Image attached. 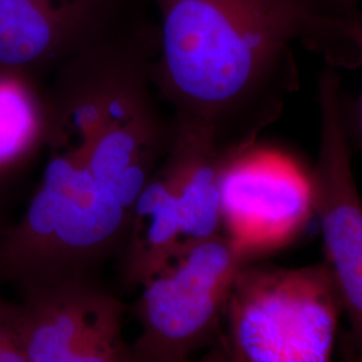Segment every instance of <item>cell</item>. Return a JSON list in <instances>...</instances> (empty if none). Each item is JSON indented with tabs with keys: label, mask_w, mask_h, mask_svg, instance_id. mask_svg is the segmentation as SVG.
Returning a JSON list of instances; mask_svg holds the SVG:
<instances>
[{
	"label": "cell",
	"mask_w": 362,
	"mask_h": 362,
	"mask_svg": "<svg viewBox=\"0 0 362 362\" xmlns=\"http://www.w3.org/2000/svg\"><path fill=\"white\" fill-rule=\"evenodd\" d=\"M156 27L136 19L78 52L43 86L47 163L25 215L0 230V284L101 276L168 151L156 106Z\"/></svg>",
	"instance_id": "6da1fadb"
},
{
	"label": "cell",
	"mask_w": 362,
	"mask_h": 362,
	"mask_svg": "<svg viewBox=\"0 0 362 362\" xmlns=\"http://www.w3.org/2000/svg\"><path fill=\"white\" fill-rule=\"evenodd\" d=\"M151 1L160 16L152 81L172 110L170 125L226 155L257 143L299 88L296 42L327 66H362L342 22L294 0Z\"/></svg>",
	"instance_id": "7a4b0ae2"
},
{
	"label": "cell",
	"mask_w": 362,
	"mask_h": 362,
	"mask_svg": "<svg viewBox=\"0 0 362 362\" xmlns=\"http://www.w3.org/2000/svg\"><path fill=\"white\" fill-rule=\"evenodd\" d=\"M342 310L326 262L282 269L250 260L236 274L226 302L218 360L329 361Z\"/></svg>",
	"instance_id": "3957f363"
},
{
	"label": "cell",
	"mask_w": 362,
	"mask_h": 362,
	"mask_svg": "<svg viewBox=\"0 0 362 362\" xmlns=\"http://www.w3.org/2000/svg\"><path fill=\"white\" fill-rule=\"evenodd\" d=\"M247 262L224 233L176 247L139 287L134 362L187 361L216 339L233 279Z\"/></svg>",
	"instance_id": "277c9868"
},
{
	"label": "cell",
	"mask_w": 362,
	"mask_h": 362,
	"mask_svg": "<svg viewBox=\"0 0 362 362\" xmlns=\"http://www.w3.org/2000/svg\"><path fill=\"white\" fill-rule=\"evenodd\" d=\"M25 362H134L122 333L125 305L101 276L16 288Z\"/></svg>",
	"instance_id": "5b68a950"
},
{
	"label": "cell",
	"mask_w": 362,
	"mask_h": 362,
	"mask_svg": "<svg viewBox=\"0 0 362 362\" xmlns=\"http://www.w3.org/2000/svg\"><path fill=\"white\" fill-rule=\"evenodd\" d=\"M318 105L320 149L309 173L313 209L324 233L326 263L362 354V199L351 170L341 79L333 66L326 65L318 77Z\"/></svg>",
	"instance_id": "8992f818"
},
{
	"label": "cell",
	"mask_w": 362,
	"mask_h": 362,
	"mask_svg": "<svg viewBox=\"0 0 362 362\" xmlns=\"http://www.w3.org/2000/svg\"><path fill=\"white\" fill-rule=\"evenodd\" d=\"M223 233L250 260L294 240L310 220V175L276 149L251 146L233 156L220 185Z\"/></svg>",
	"instance_id": "52a82bcc"
},
{
	"label": "cell",
	"mask_w": 362,
	"mask_h": 362,
	"mask_svg": "<svg viewBox=\"0 0 362 362\" xmlns=\"http://www.w3.org/2000/svg\"><path fill=\"white\" fill-rule=\"evenodd\" d=\"M137 0H0V71L39 85L129 23Z\"/></svg>",
	"instance_id": "ba28073f"
},
{
	"label": "cell",
	"mask_w": 362,
	"mask_h": 362,
	"mask_svg": "<svg viewBox=\"0 0 362 362\" xmlns=\"http://www.w3.org/2000/svg\"><path fill=\"white\" fill-rule=\"evenodd\" d=\"M233 157L204 137L172 128L168 151L158 168L177 203L181 243L223 233L220 185Z\"/></svg>",
	"instance_id": "9c48e42d"
},
{
	"label": "cell",
	"mask_w": 362,
	"mask_h": 362,
	"mask_svg": "<svg viewBox=\"0 0 362 362\" xmlns=\"http://www.w3.org/2000/svg\"><path fill=\"white\" fill-rule=\"evenodd\" d=\"M180 243L177 203L168 181L157 167L136 200L128 238L117 259L122 286L130 290L139 288Z\"/></svg>",
	"instance_id": "30bf717a"
},
{
	"label": "cell",
	"mask_w": 362,
	"mask_h": 362,
	"mask_svg": "<svg viewBox=\"0 0 362 362\" xmlns=\"http://www.w3.org/2000/svg\"><path fill=\"white\" fill-rule=\"evenodd\" d=\"M43 85L0 71V177L43 145Z\"/></svg>",
	"instance_id": "8fae6325"
},
{
	"label": "cell",
	"mask_w": 362,
	"mask_h": 362,
	"mask_svg": "<svg viewBox=\"0 0 362 362\" xmlns=\"http://www.w3.org/2000/svg\"><path fill=\"white\" fill-rule=\"evenodd\" d=\"M0 362H25L19 337L18 303L0 296Z\"/></svg>",
	"instance_id": "7c38bea8"
},
{
	"label": "cell",
	"mask_w": 362,
	"mask_h": 362,
	"mask_svg": "<svg viewBox=\"0 0 362 362\" xmlns=\"http://www.w3.org/2000/svg\"><path fill=\"white\" fill-rule=\"evenodd\" d=\"M342 25L356 42L362 55V11L348 21H342ZM344 116L348 133L354 136L356 141L362 149V94L353 103L346 101L344 97Z\"/></svg>",
	"instance_id": "4fadbf2b"
},
{
	"label": "cell",
	"mask_w": 362,
	"mask_h": 362,
	"mask_svg": "<svg viewBox=\"0 0 362 362\" xmlns=\"http://www.w3.org/2000/svg\"><path fill=\"white\" fill-rule=\"evenodd\" d=\"M306 13L329 21H348L361 13L362 0H294Z\"/></svg>",
	"instance_id": "5bb4252c"
},
{
	"label": "cell",
	"mask_w": 362,
	"mask_h": 362,
	"mask_svg": "<svg viewBox=\"0 0 362 362\" xmlns=\"http://www.w3.org/2000/svg\"><path fill=\"white\" fill-rule=\"evenodd\" d=\"M1 179H3V177H0V180H1ZM6 226H7V224H3V223H1V220H0V230H1L3 227H6Z\"/></svg>",
	"instance_id": "9a60e30c"
}]
</instances>
